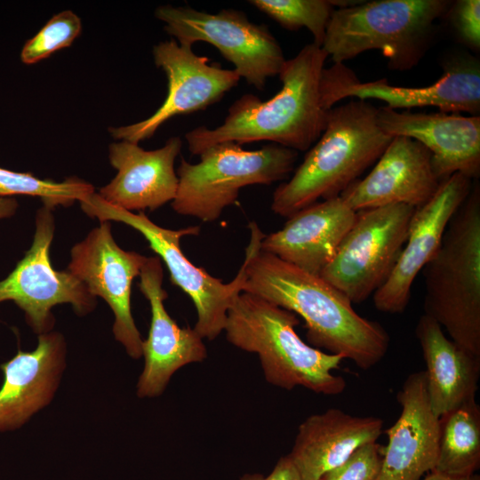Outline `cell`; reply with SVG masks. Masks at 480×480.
Here are the masks:
<instances>
[{
  "instance_id": "7a4b0ae2",
  "label": "cell",
  "mask_w": 480,
  "mask_h": 480,
  "mask_svg": "<svg viewBox=\"0 0 480 480\" xmlns=\"http://www.w3.org/2000/svg\"><path fill=\"white\" fill-rule=\"evenodd\" d=\"M328 55L314 43L286 60L280 73V91L263 101L244 94L228 108L214 129L202 125L185 134L188 150L199 156L218 143L238 145L270 141L296 151L308 150L323 133L329 110L321 102L320 81Z\"/></svg>"
},
{
  "instance_id": "7c38bea8",
  "label": "cell",
  "mask_w": 480,
  "mask_h": 480,
  "mask_svg": "<svg viewBox=\"0 0 480 480\" xmlns=\"http://www.w3.org/2000/svg\"><path fill=\"white\" fill-rule=\"evenodd\" d=\"M152 53L155 64L167 77L166 98L149 117L110 128V134L116 140L139 144L150 139L172 117L204 110L220 101L241 78L235 69L209 64L207 57L196 54L191 46L180 44L174 39L158 43Z\"/></svg>"
},
{
  "instance_id": "3957f363",
  "label": "cell",
  "mask_w": 480,
  "mask_h": 480,
  "mask_svg": "<svg viewBox=\"0 0 480 480\" xmlns=\"http://www.w3.org/2000/svg\"><path fill=\"white\" fill-rule=\"evenodd\" d=\"M377 122V108L351 100L329 109L325 128L292 178L273 193L272 211L289 218L340 196L382 155L392 140Z\"/></svg>"
},
{
  "instance_id": "44dd1931",
  "label": "cell",
  "mask_w": 480,
  "mask_h": 480,
  "mask_svg": "<svg viewBox=\"0 0 480 480\" xmlns=\"http://www.w3.org/2000/svg\"><path fill=\"white\" fill-rule=\"evenodd\" d=\"M355 212L340 196L315 203L265 235L260 249L308 273L320 276L351 228Z\"/></svg>"
},
{
  "instance_id": "4316f807",
  "label": "cell",
  "mask_w": 480,
  "mask_h": 480,
  "mask_svg": "<svg viewBox=\"0 0 480 480\" xmlns=\"http://www.w3.org/2000/svg\"><path fill=\"white\" fill-rule=\"evenodd\" d=\"M251 4L288 30L306 28L313 43L322 46L326 28L334 10L327 0H251Z\"/></svg>"
},
{
  "instance_id": "9a60e30c",
  "label": "cell",
  "mask_w": 480,
  "mask_h": 480,
  "mask_svg": "<svg viewBox=\"0 0 480 480\" xmlns=\"http://www.w3.org/2000/svg\"><path fill=\"white\" fill-rule=\"evenodd\" d=\"M471 181L454 173L441 181L426 204L415 209L399 258L387 281L373 293V303L379 311H404L416 276L439 250L452 217L471 191Z\"/></svg>"
},
{
  "instance_id": "2e32d148",
  "label": "cell",
  "mask_w": 480,
  "mask_h": 480,
  "mask_svg": "<svg viewBox=\"0 0 480 480\" xmlns=\"http://www.w3.org/2000/svg\"><path fill=\"white\" fill-rule=\"evenodd\" d=\"M138 286L151 308L148 336L142 344L144 367L137 383L140 398L163 394L172 375L190 364L207 357L204 339L194 328H181L166 311L164 300L163 266L158 256L148 257L140 272Z\"/></svg>"
},
{
  "instance_id": "484cf974",
  "label": "cell",
  "mask_w": 480,
  "mask_h": 480,
  "mask_svg": "<svg viewBox=\"0 0 480 480\" xmlns=\"http://www.w3.org/2000/svg\"><path fill=\"white\" fill-rule=\"evenodd\" d=\"M92 193L94 188L90 183L75 177L56 182L38 179L31 173L0 167V196H38L42 198L44 206L52 209L56 205L67 206L75 201L80 202Z\"/></svg>"
},
{
  "instance_id": "4dcf8cb0",
  "label": "cell",
  "mask_w": 480,
  "mask_h": 480,
  "mask_svg": "<svg viewBox=\"0 0 480 480\" xmlns=\"http://www.w3.org/2000/svg\"><path fill=\"white\" fill-rule=\"evenodd\" d=\"M240 480H301V478L289 456L285 455L278 460L268 475L245 474Z\"/></svg>"
},
{
  "instance_id": "ba28073f",
  "label": "cell",
  "mask_w": 480,
  "mask_h": 480,
  "mask_svg": "<svg viewBox=\"0 0 480 480\" xmlns=\"http://www.w3.org/2000/svg\"><path fill=\"white\" fill-rule=\"evenodd\" d=\"M82 210L100 222L119 221L139 231L149 247L166 265L173 284L180 287L192 300L196 310L194 330L208 340H215L224 330L227 313L233 298L242 292L244 267L228 284L212 276L205 269L195 266L182 252L180 241L185 236H196L200 227L191 226L172 230L159 227L144 213L113 205L99 193H92L79 202Z\"/></svg>"
},
{
  "instance_id": "5b68a950",
  "label": "cell",
  "mask_w": 480,
  "mask_h": 480,
  "mask_svg": "<svg viewBox=\"0 0 480 480\" xmlns=\"http://www.w3.org/2000/svg\"><path fill=\"white\" fill-rule=\"evenodd\" d=\"M424 315L450 339L480 356V189L452 217L436 255L422 268Z\"/></svg>"
},
{
  "instance_id": "ffe728a7",
  "label": "cell",
  "mask_w": 480,
  "mask_h": 480,
  "mask_svg": "<svg viewBox=\"0 0 480 480\" xmlns=\"http://www.w3.org/2000/svg\"><path fill=\"white\" fill-rule=\"evenodd\" d=\"M181 147L180 137L170 138L156 150H144L127 140L110 144L108 158L117 173L99 195L131 212L155 211L172 202L179 185L174 162Z\"/></svg>"
},
{
  "instance_id": "8fae6325",
  "label": "cell",
  "mask_w": 480,
  "mask_h": 480,
  "mask_svg": "<svg viewBox=\"0 0 480 480\" xmlns=\"http://www.w3.org/2000/svg\"><path fill=\"white\" fill-rule=\"evenodd\" d=\"M52 210L44 205L37 211L31 247L14 269L0 281V303L12 300L24 312L28 324L39 335L53 328L52 307L69 303L77 315L84 316L97 304L96 297L84 283L67 270H55L51 264L49 251L55 228Z\"/></svg>"
},
{
  "instance_id": "1f68e13d",
  "label": "cell",
  "mask_w": 480,
  "mask_h": 480,
  "mask_svg": "<svg viewBox=\"0 0 480 480\" xmlns=\"http://www.w3.org/2000/svg\"><path fill=\"white\" fill-rule=\"evenodd\" d=\"M18 202L15 198L0 196V220L10 218L16 212Z\"/></svg>"
},
{
  "instance_id": "9c48e42d",
  "label": "cell",
  "mask_w": 480,
  "mask_h": 480,
  "mask_svg": "<svg viewBox=\"0 0 480 480\" xmlns=\"http://www.w3.org/2000/svg\"><path fill=\"white\" fill-rule=\"evenodd\" d=\"M155 15L180 44L192 47L196 42H205L216 47L239 76L257 90L264 89L268 77L279 75L286 60L268 26L251 22L242 11L209 13L166 4L159 6Z\"/></svg>"
},
{
  "instance_id": "6da1fadb",
  "label": "cell",
  "mask_w": 480,
  "mask_h": 480,
  "mask_svg": "<svg viewBox=\"0 0 480 480\" xmlns=\"http://www.w3.org/2000/svg\"><path fill=\"white\" fill-rule=\"evenodd\" d=\"M242 292L287 309L305 322L312 347L349 359L367 370L387 354L389 336L378 322L361 316L352 302L320 276L308 273L260 249L265 234L249 223Z\"/></svg>"
},
{
  "instance_id": "f546056e",
  "label": "cell",
  "mask_w": 480,
  "mask_h": 480,
  "mask_svg": "<svg viewBox=\"0 0 480 480\" xmlns=\"http://www.w3.org/2000/svg\"><path fill=\"white\" fill-rule=\"evenodd\" d=\"M453 26L462 41L478 49L480 46V1L460 0L451 6Z\"/></svg>"
},
{
  "instance_id": "277c9868",
  "label": "cell",
  "mask_w": 480,
  "mask_h": 480,
  "mask_svg": "<svg viewBox=\"0 0 480 480\" xmlns=\"http://www.w3.org/2000/svg\"><path fill=\"white\" fill-rule=\"evenodd\" d=\"M298 316L257 295H235L223 332L236 348L257 354L266 381L292 390L300 386L317 394L339 395L346 388L343 377L332 371L343 357L304 342L295 331Z\"/></svg>"
},
{
  "instance_id": "7402d4cb",
  "label": "cell",
  "mask_w": 480,
  "mask_h": 480,
  "mask_svg": "<svg viewBox=\"0 0 480 480\" xmlns=\"http://www.w3.org/2000/svg\"><path fill=\"white\" fill-rule=\"evenodd\" d=\"M66 344L60 332L38 336L36 348L19 350L0 365L4 381L0 388V432L22 426L47 405L58 388L65 367Z\"/></svg>"
},
{
  "instance_id": "52a82bcc",
  "label": "cell",
  "mask_w": 480,
  "mask_h": 480,
  "mask_svg": "<svg viewBox=\"0 0 480 480\" xmlns=\"http://www.w3.org/2000/svg\"><path fill=\"white\" fill-rule=\"evenodd\" d=\"M199 156L197 164L181 157L172 207L179 214L211 222L236 201L241 188L287 179L299 152L274 143L258 150H245L241 145L226 141L207 148Z\"/></svg>"
},
{
  "instance_id": "d6986e66",
  "label": "cell",
  "mask_w": 480,
  "mask_h": 480,
  "mask_svg": "<svg viewBox=\"0 0 480 480\" xmlns=\"http://www.w3.org/2000/svg\"><path fill=\"white\" fill-rule=\"evenodd\" d=\"M402 411L385 433L378 480H420L436 467L440 424L431 408L424 371L410 374L396 396Z\"/></svg>"
},
{
  "instance_id": "d4e9b609",
  "label": "cell",
  "mask_w": 480,
  "mask_h": 480,
  "mask_svg": "<svg viewBox=\"0 0 480 480\" xmlns=\"http://www.w3.org/2000/svg\"><path fill=\"white\" fill-rule=\"evenodd\" d=\"M438 454L434 472L464 476L480 465V407L468 401L439 418Z\"/></svg>"
},
{
  "instance_id": "cb8c5ba5",
  "label": "cell",
  "mask_w": 480,
  "mask_h": 480,
  "mask_svg": "<svg viewBox=\"0 0 480 480\" xmlns=\"http://www.w3.org/2000/svg\"><path fill=\"white\" fill-rule=\"evenodd\" d=\"M415 335L426 364L424 372L435 415L440 418L476 399L480 356L448 339L440 324L427 315L419 318Z\"/></svg>"
},
{
  "instance_id": "f1b7e54d",
  "label": "cell",
  "mask_w": 480,
  "mask_h": 480,
  "mask_svg": "<svg viewBox=\"0 0 480 480\" xmlns=\"http://www.w3.org/2000/svg\"><path fill=\"white\" fill-rule=\"evenodd\" d=\"M382 445L366 444L319 480H378L382 465Z\"/></svg>"
},
{
  "instance_id": "4fadbf2b",
  "label": "cell",
  "mask_w": 480,
  "mask_h": 480,
  "mask_svg": "<svg viewBox=\"0 0 480 480\" xmlns=\"http://www.w3.org/2000/svg\"><path fill=\"white\" fill-rule=\"evenodd\" d=\"M147 259L120 248L112 236L110 223L103 221L73 246L66 269L93 296L108 304L115 316V338L134 359L142 356L143 340L132 315L131 291Z\"/></svg>"
},
{
  "instance_id": "83f0119b",
  "label": "cell",
  "mask_w": 480,
  "mask_h": 480,
  "mask_svg": "<svg viewBox=\"0 0 480 480\" xmlns=\"http://www.w3.org/2000/svg\"><path fill=\"white\" fill-rule=\"evenodd\" d=\"M82 29L79 17L71 11L54 15L24 44L20 59L25 64H34L54 52L69 46Z\"/></svg>"
},
{
  "instance_id": "8992f818",
  "label": "cell",
  "mask_w": 480,
  "mask_h": 480,
  "mask_svg": "<svg viewBox=\"0 0 480 480\" xmlns=\"http://www.w3.org/2000/svg\"><path fill=\"white\" fill-rule=\"evenodd\" d=\"M446 0H377L334 9L322 44L334 64L379 50L390 69L414 68L426 53Z\"/></svg>"
},
{
  "instance_id": "e0dca14e",
  "label": "cell",
  "mask_w": 480,
  "mask_h": 480,
  "mask_svg": "<svg viewBox=\"0 0 480 480\" xmlns=\"http://www.w3.org/2000/svg\"><path fill=\"white\" fill-rule=\"evenodd\" d=\"M381 131L394 138H411L431 155L437 179L460 173L470 180L480 174V117L458 113L399 111L386 106L377 108Z\"/></svg>"
},
{
  "instance_id": "d6a6232c",
  "label": "cell",
  "mask_w": 480,
  "mask_h": 480,
  "mask_svg": "<svg viewBox=\"0 0 480 480\" xmlns=\"http://www.w3.org/2000/svg\"><path fill=\"white\" fill-rule=\"evenodd\" d=\"M423 480H480L476 474H472L464 476H452L437 472H429Z\"/></svg>"
},
{
  "instance_id": "5bb4252c",
  "label": "cell",
  "mask_w": 480,
  "mask_h": 480,
  "mask_svg": "<svg viewBox=\"0 0 480 480\" xmlns=\"http://www.w3.org/2000/svg\"><path fill=\"white\" fill-rule=\"evenodd\" d=\"M320 96L326 110L340 100L354 97L379 100L396 110L436 107L442 112L476 116L480 111V72L475 63L457 64L428 86L403 87L389 84L386 79L361 82L352 70L339 63L324 68Z\"/></svg>"
},
{
  "instance_id": "603a6c76",
  "label": "cell",
  "mask_w": 480,
  "mask_h": 480,
  "mask_svg": "<svg viewBox=\"0 0 480 480\" xmlns=\"http://www.w3.org/2000/svg\"><path fill=\"white\" fill-rule=\"evenodd\" d=\"M382 428L380 418L352 416L331 408L308 416L300 424L287 455L301 480H319L359 447L377 442Z\"/></svg>"
},
{
  "instance_id": "30bf717a",
  "label": "cell",
  "mask_w": 480,
  "mask_h": 480,
  "mask_svg": "<svg viewBox=\"0 0 480 480\" xmlns=\"http://www.w3.org/2000/svg\"><path fill=\"white\" fill-rule=\"evenodd\" d=\"M416 208L396 204L356 212L320 276L352 303H361L388 278L405 244Z\"/></svg>"
},
{
  "instance_id": "ac0fdd59",
  "label": "cell",
  "mask_w": 480,
  "mask_h": 480,
  "mask_svg": "<svg viewBox=\"0 0 480 480\" xmlns=\"http://www.w3.org/2000/svg\"><path fill=\"white\" fill-rule=\"evenodd\" d=\"M440 183L429 151L411 138L397 136L370 173L340 196L355 212L396 204L418 208L435 195Z\"/></svg>"
}]
</instances>
